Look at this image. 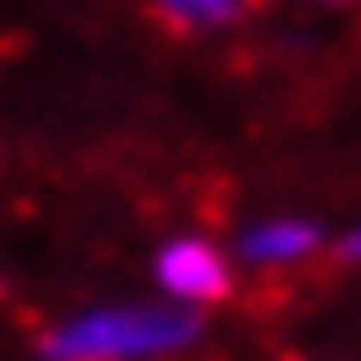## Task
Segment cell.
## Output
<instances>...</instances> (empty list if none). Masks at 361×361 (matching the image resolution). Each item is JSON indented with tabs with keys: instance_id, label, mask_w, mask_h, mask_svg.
<instances>
[{
	"instance_id": "obj_1",
	"label": "cell",
	"mask_w": 361,
	"mask_h": 361,
	"mask_svg": "<svg viewBox=\"0 0 361 361\" xmlns=\"http://www.w3.org/2000/svg\"><path fill=\"white\" fill-rule=\"evenodd\" d=\"M189 335L194 325L183 314H168V309H116V314H94L63 330L47 345V356L53 361H131V356L168 351Z\"/></svg>"
},
{
	"instance_id": "obj_2",
	"label": "cell",
	"mask_w": 361,
	"mask_h": 361,
	"mask_svg": "<svg viewBox=\"0 0 361 361\" xmlns=\"http://www.w3.org/2000/svg\"><path fill=\"white\" fill-rule=\"evenodd\" d=\"M157 272H163V283L178 298H194V304H215V298L231 293V272H226V262H220V252L204 246V241L168 246L163 262H157Z\"/></svg>"
},
{
	"instance_id": "obj_3",
	"label": "cell",
	"mask_w": 361,
	"mask_h": 361,
	"mask_svg": "<svg viewBox=\"0 0 361 361\" xmlns=\"http://www.w3.org/2000/svg\"><path fill=\"white\" fill-rule=\"evenodd\" d=\"M309 252H314V231L298 220H272L246 235V257H257V262H298Z\"/></svg>"
},
{
	"instance_id": "obj_4",
	"label": "cell",
	"mask_w": 361,
	"mask_h": 361,
	"mask_svg": "<svg viewBox=\"0 0 361 361\" xmlns=\"http://www.w3.org/2000/svg\"><path fill=\"white\" fill-rule=\"evenodd\" d=\"M152 11L168 21L173 32H194V27H220L241 11V0H152Z\"/></svg>"
},
{
	"instance_id": "obj_5",
	"label": "cell",
	"mask_w": 361,
	"mask_h": 361,
	"mask_svg": "<svg viewBox=\"0 0 361 361\" xmlns=\"http://www.w3.org/2000/svg\"><path fill=\"white\" fill-rule=\"evenodd\" d=\"M341 257H351V262H361V226H356V231H351V235L341 241Z\"/></svg>"
}]
</instances>
